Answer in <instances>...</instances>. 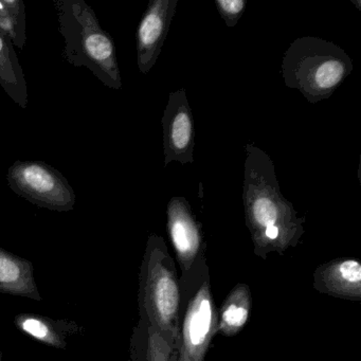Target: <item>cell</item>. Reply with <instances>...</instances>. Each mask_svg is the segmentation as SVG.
I'll return each instance as SVG.
<instances>
[{
    "label": "cell",
    "mask_w": 361,
    "mask_h": 361,
    "mask_svg": "<svg viewBox=\"0 0 361 361\" xmlns=\"http://www.w3.org/2000/svg\"><path fill=\"white\" fill-rule=\"evenodd\" d=\"M251 310L249 287L238 284L232 289L217 314V331L221 335L234 336L244 329Z\"/></svg>",
    "instance_id": "14"
},
{
    "label": "cell",
    "mask_w": 361,
    "mask_h": 361,
    "mask_svg": "<svg viewBox=\"0 0 361 361\" xmlns=\"http://www.w3.org/2000/svg\"><path fill=\"white\" fill-rule=\"evenodd\" d=\"M172 346L153 327H149L147 361H170Z\"/></svg>",
    "instance_id": "17"
},
{
    "label": "cell",
    "mask_w": 361,
    "mask_h": 361,
    "mask_svg": "<svg viewBox=\"0 0 361 361\" xmlns=\"http://www.w3.org/2000/svg\"><path fill=\"white\" fill-rule=\"evenodd\" d=\"M164 130V166L177 161L193 164L195 128L185 88L171 92L161 120Z\"/></svg>",
    "instance_id": "6"
},
{
    "label": "cell",
    "mask_w": 361,
    "mask_h": 361,
    "mask_svg": "<svg viewBox=\"0 0 361 361\" xmlns=\"http://www.w3.org/2000/svg\"><path fill=\"white\" fill-rule=\"evenodd\" d=\"M166 216L168 231L177 259L183 271H188L202 249V224L197 221L191 204L183 196L171 198L166 207Z\"/></svg>",
    "instance_id": "9"
},
{
    "label": "cell",
    "mask_w": 361,
    "mask_h": 361,
    "mask_svg": "<svg viewBox=\"0 0 361 361\" xmlns=\"http://www.w3.org/2000/svg\"><path fill=\"white\" fill-rule=\"evenodd\" d=\"M59 29L65 39L63 59L86 67L111 90H121L122 79L113 37L101 28L96 13L84 0H54Z\"/></svg>",
    "instance_id": "2"
},
{
    "label": "cell",
    "mask_w": 361,
    "mask_h": 361,
    "mask_svg": "<svg viewBox=\"0 0 361 361\" xmlns=\"http://www.w3.org/2000/svg\"><path fill=\"white\" fill-rule=\"evenodd\" d=\"M243 204L246 225L257 255L283 253L295 247L304 233V219L281 193L276 166L255 145H245Z\"/></svg>",
    "instance_id": "1"
},
{
    "label": "cell",
    "mask_w": 361,
    "mask_h": 361,
    "mask_svg": "<svg viewBox=\"0 0 361 361\" xmlns=\"http://www.w3.org/2000/svg\"><path fill=\"white\" fill-rule=\"evenodd\" d=\"M141 305L149 321V326L175 348L178 339V312L180 291L176 274L169 265L164 238L149 236L143 262Z\"/></svg>",
    "instance_id": "4"
},
{
    "label": "cell",
    "mask_w": 361,
    "mask_h": 361,
    "mask_svg": "<svg viewBox=\"0 0 361 361\" xmlns=\"http://www.w3.org/2000/svg\"><path fill=\"white\" fill-rule=\"evenodd\" d=\"M178 0H153L139 23L137 30V63L141 73L147 75L155 66L171 23L176 13Z\"/></svg>",
    "instance_id": "8"
},
{
    "label": "cell",
    "mask_w": 361,
    "mask_h": 361,
    "mask_svg": "<svg viewBox=\"0 0 361 361\" xmlns=\"http://www.w3.org/2000/svg\"><path fill=\"white\" fill-rule=\"evenodd\" d=\"M14 324L25 335L58 350L66 348L68 338L83 336L85 333V329L75 321L35 314H16Z\"/></svg>",
    "instance_id": "11"
},
{
    "label": "cell",
    "mask_w": 361,
    "mask_h": 361,
    "mask_svg": "<svg viewBox=\"0 0 361 361\" xmlns=\"http://www.w3.org/2000/svg\"><path fill=\"white\" fill-rule=\"evenodd\" d=\"M216 331L217 312L210 285L204 283L188 305L178 361H204Z\"/></svg>",
    "instance_id": "7"
},
{
    "label": "cell",
    "mask_w": 361,
    "mask_h": 361,
    "mask_svg": "<svg viewBox=\"0 0 361 361\" xmlns=\"http://www.w3.org/2000/svg\"><path fill=\"white\" fill-rule=\"evenodd\" d=\"M217 11L228 27H235L246 10V0H216Z\"/></svg>",
    "instance_id": "16"
},
{
    "label": "cell",
    "mask_w": 361,
    "mask_h": 361,
    "mask_svg": "<svg viewBox=\"0 0 361 361\" xmlns=\"http://www.w3.org/2000/svg\"><path fill=\"white\" fill-rule=\"evenodd\" d=\"M314 287L321 293L360 301V263L356 259H342L319 266L314 272Z\"/></svg>",
    "instance_id": "10"
},
{
    "label": "cell",
    "mask_w": 361,
    "mask_h": 361,
    "mask_svg": "<svg viewBox=\"0 0 361 361\" xmlns=\"http://www.w3.org/2000/svg\"><path fill=\"white\" fill-rule=\"evenodd\" d=\"M0 293L43 301L35 278V266L0 247Z\"/></svg>",
    "instance_id": "12"
},
{
    "label": "cell",
    "mask_w": 361,
    "mask_h": 361,
    "mask_svg": "<svg viewBox=\"0 0 361 361\" xmlns=\"http://www.w3.org/2000/svg\"><path fill=\"white\" fill-rule=\"evenodd\" d=\"M10 189L39 208L68 212L75 204V193L64 175L42 161L14 162L7 175Z\"/></svg>",
    "instance_id": "5"
},
{
    "label": "cell",
    "mask_w": 361,
    "mask_h": 361,
    "mask_svg": "<svg viewBox=\"0 0 361 361\" xmlns=\"http://www.w3.org/2000/svg\"><path fill=\"white\" fill-rule=\"evenodd\" d=\"M26 20L23 0H0V32L22 50L27 43Z\"/></svg>",
    "instance_id": "15"
},
{
    "label": "cell",
    "mask_w": 361,
    "mask_h": 361,
    "mask_svg": "<svg viewBox=\"0 0 361 361\" xmlns=\"http://www.w3.org/2000/svg\"><path fill=\"white\" fill-rule=\"evenodd\" d=\"M0 361H3V352L0 350Z\"/></svg>",
    "instance_id": "18"
},
{
    "label": "cell",
    "mask_w": 361,
    "mask_h": 361,
    "mask_svg": "<svg viewBox=\"0 0 361 361\" xmlns=\"http://www.w3.org/2000/svg\"><path fill=\"white\" fill-rule=\"evenodd\" d=\"M348 54L333 42L314 37L295 39L285 51L282 77L312 103L326 100L352 73Z\"/></svg>",
    "instance_id": "3"
},
{
    "label": "cell",
    "mask_w": 361,
    "mask_h": 361,
    "mask_svg": "<svg viewBox=\"0 0 361 361\" xmlns=\"http://www.w3.org/2000/svg\"><path fill=\"white\" fill-rule=\"evenodd\" d=\"M13 47L11 41L0 32V86L20 109H26L27 81Z\"/></svg>",
    "instance_id": "13"
}]
</instances>
